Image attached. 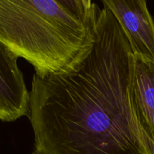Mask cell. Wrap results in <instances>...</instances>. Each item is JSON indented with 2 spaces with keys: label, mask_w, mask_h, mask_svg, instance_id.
<instances>
[{
  "label": "cell",
  "mask_w": 154,
  "mask_h": 154,
  "mask_svg": "<svg viewBox=\"0 0 154 154\" xmlns=\"http://www.w3.org/2000/svg\"><path fill=\"white\" fill-rule=\"evenodd\" d=\"M131 106L145 140L149 154H154V63L134 56L129 88Z\"/></svg>",
  "instance_id": "5b68a950"
},
{
  "label": "cell",
  "mask_w": 154,
  "mask_h": 154,
  "mask_svg": "<svg viewBox=\"0 0 154 154\" xmlns=\"http://www.w3.org/2000/svg\"><path fill=\"white\" fill-rule=\"evenodd\" d=\"M101 10L91 0H0V43L38 77L57 75L92 46Z\"/></svg>",
  "instance_id": "7a4b0ae2"
},
{
  "label": "cell",
  "mask_w": 154,
  "mask_h": 154,
  "mask_svg": "<svg viewBox=\"0 0 154 154\" xmlns=\"http://www.w3.org/2000/svg\"><path fill=\"white\" fill-rule=\"evenodd\" d=\"M124 31L132 53L154 63V20L144 0H102Z\"/></svg>",
  "instance_id": "3957f363"
},
{
  "label": "cell",
  "mask_w": 154,
  "mask_h": 154,
  "mask_svg": "<svg viewBox=\"0 0 154 154\" xmlns=\"http://www.w3.org/2000/svg\"><path fill=\"white\" fill-rule=\"evenodd\" d=\"M134 54L104 6L92 46L69 69L33 76L32 154H149L131 106Z\"/></svg>",
  "instance_id": "6da1fadb"
},
{
  "label": "cell",
  "mask_w": 154,
  "mask_h": 154,
  "mask_svg": "<svg viewBox=\"0 0 154 154\" xmlns=\"http://www.w3.org/2000/svg\"><path fill=\"white\" fill-rule=\"evenodd\" d=\"M18 57L0 43V119L13 122L29 117L31 96L17 66Z\"/></svg>",
  "instance_id": "277c9868"
}]
</instances>
